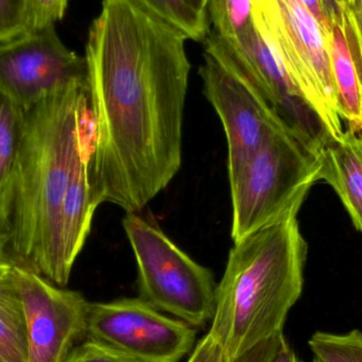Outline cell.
Segmentation results:
<instances>
[{
  "label": "cell",
  "mask_w": 362,
  "mask_h": 362,
  "mask_svg": "<svg viewBox=\"0 0 362 362\" xmlns=\"http://www.w3.org/2000/svg\"><path fill=\"white\" fill-rule=\"evenodd\" d=\"M135 255L140 298L196 329L212 322L217 284L212 272L183 252L156 223L127 213L122 221Z\"/></svg>",
  "instance_id": "cell-6"
},
{
  "label": "cell",
  "mask_w": 362,
  "mask_h": 362,
  "mask_svg": "<svg viewBox=\"0 0 362 362\" xmlns=\"http://www.w3.org/2000/svg\"><path fill=\"white\" fill-rule=\"evenodd\" d=\"M206 53L244 81L300 141L321 153L332 140L314 108L279 63L255 25L235 37L209 33Z\"/></svg>",
  "instance_id": "cell-7"
},
{
  "label": "cell",
  "mask_w": 362,
  "mask_h": 362,
  "mask_svg": "<svg viewBox=\"0 0 362 362\" xmlns=\"http://www.w3.org/2000/svg\"><path fill=\"white\" fill-rule=\"evenodd\" d=\"M344 8H353L356 4L357 0H339Z\"/></svg>",
  "instance_id": "cell-30"
},
{
  "label": "cell",
  "mask_w": 362,
  "mask_h": 362,
  "mask_svg": "<svg viewBox=\"0 0 362 362\" xmlns=\"http://www.w3.org/2000/svg\"><path fill=\"white\" fill-rule=\"evenodd\" d=\"M315 358L320 362H362V332L346 334L316 332L308 340Z\"/></svg>",
  "instance_id": "cell-16"
},
{
  "label": "cell",
  "mask_w": 362,
  "mask_h": 362,
  "mask_svg": "<svg viewBox=\"0 0 362 362\" xmlns=\"http://www.w3.org/2000/svg\"><path fill=\"white\" fill-rule=\"evenodd\" d=\"M187 362H226L223 349L210 333L198 341Z\"/></svg>",
  "instance_id": "cell-24"
},
{
  "label": "cell",
  "mask_w": 362,
  "mask_h": 362,
  "mask_svg": "<svg viewBox=\"0 0 362 362\" xmlns=\"http://www.w3.org/2000/svg\"><path fill=\"white\" fill-rule=\"evenodd\" d=\"M0 362H4V361H2V359H1V358H0Z\"/></svg>",
  "instance_id": "cell-33"
},
{
  "label": "cell",
  "mask_w": 362,
  "mask_h": 362,
  "mask_svg": "<svg viewBox=\"0 0 362 362\" xmlns=\"http://www.w3.org/2000/svg\"><path fill=\"white\" fill-rule=\"evenodd\" d=\"M320 154L283 127L264 140L229 181L233 244L302 206L310 187L319 182Z\"/></svg>",
  "instance_id": "cell-4"
},
{
  "label": "cell",
  "mask_w": 362,
  "mask_h": 362,
  "mask_svg": "<svg viewBox=\"0 0 362 362\" xmlns=\"http://www.w3.org/2000/svg\"><path fill=\"white\" fill-rule=\"evenodd\" d=\"M319 181L333 187L354 227L362 234V134L344 129L320 154Z\"/></svg>",
  "instance_id": "cell-12"
},
{
  "label": "cell",
  "mask_w": 362,
  "mask_h": 362,
  "mask_svg": "<svg viewBox=\"0 0 362 362\" xmlns=\"http://www.w3.org/2000/svg\"><path fill=\"white\" fill-rule=\"evenodd\" d=\"M327 46L342 121L362 134V65L349 42L346 18L331 23Z\"/></svg>",
  "instance_id": "cell-13"
},
{
  "label": "cell",
  "mask_w": 362,
  "mask_h": 362,
  "mask_svg": "<svg viewBox=\"0 0 362 362\" xmlns=\"http://www.w3.org/2000/svg\"><path fill=\"white\" fill-rule=\"evenodd\" d=\"M252 0H208L206 13L215 34L235 37L255 25Z\"/></svg>",
  "instance_id": "cell-17"
},
{
  "label": "cell",
  "mask_w": 362,
  "mask_h": 362,
  "mask_svg": "<svg viewBox=\"0 0 362 362\" xmlns=\"http://www.w3.org/2000/svg\"><path fill=\"white\" fill-rule=\"evenodd\" d=\"M301 2L322 28L325 35H329V30H331V21L323 8L322 0H301Z\"/></svg>",
  "instance_id": "cell-25"
},
{
  "label": "cell",
  "mask_w": 362,
  "mask_h": 362,
  "mask_svg": "<svg viewBox=\"0 0 362 362\" xmlns=\"http://www.w3.org/2000/svg\"><path fill=\"white\" fill-rule=\"evenodd\" d=\"M87 338L137 362H180L193 350L196 331L141 298H122L89 302Z\"/></svg>",
  "instance_id": "cell-8"
},
{
  "label": "cell",
  "mask_w": 362,
  "mask_h": 362,
  "mask_svg": "<svg viewBox=\"0 0 362 362\" xmlns=\"http://www.w3.org/2000/svg\"><path fill=\"white\" fill-rule=\"evenodd\" d=\"M314 362H320V361H318V359L315 358V359H314Z\"/></svg>",
  "instance_id": "cell-32"
},
{
  "label": "cell",
  "mask_w": 362,
  "mask_h": 362,
  "mask_svg": "<svg viewBox=\"0 0 362 362\" xmlns=\"http://www.w3.org/2000/svg\"><path fill=\"white\" fill-rule=\"evenodd\" d=\"M187 37L129 0H102L86 44L93 202L139 212L182 163Z\"/></svg>",
  "instance_id": "cell-1"
},
{
  "label": "cell",
  "mask_w": 362,
  "mask_h": 362,
  "mask_svg": "<svg viewBox=\"0 0 362 362\" xmlns=\"http://www.w3.org/2000/svg\"><path fill=\"white\" fill-rule=\"evenodd\" d=\"M25 123V108L0 88V257L6 247V213L11 180Z\"/></svg>",
  "instance_id": "cell-14"
},
{
  "label": "cell",
  "mask_w": 362,
  "mask_h": 362,
  "mask_svg": "<svg viewBox=\"0 0 362 362\" xmlns=\"http://www.w3.org/2000/svg\"><path fill=\"white\" fill-rule=\"evenodd\" d=\"M91 138L87 76L25 108L8 194L4 257L57 286L62 204L76 158Z\"/></svg>",
  "instance_id": "cell-2"
},
{
  "label": "cell",
  "mask_w": 362,
  "mask_h": 362,
  "mask_svg": "<svg viewBox=\"0 0 362 362\" xmlns=\"http://www.w3.org/2000/svg\"><path fill=\"white\" fill-rule=\"evenodd\" d=\"M322 4L331 23L344 21V8L339 0H322Z\"/></svg>",
  "instance_id": "cell-26"
},
{
  "label": "cell",
  "mask_w": 362,
  "mask_h": 362,
  "mask_svg": "<svg viewBox=\"0 0 362 362\" xmlns=\"http://www.w3.org/2000/svg\"><path fill=\"white\" fill-rule=\"evenodd\" d=\"M349 23H350V21H349ZM350 25H351V27H352V29H354V32H355V33H356V34H357V36H358V37H359V38H361V42H362V38H361V35H359L358 31H357V30H356V29H355L354 25H352V23H350Z\"/></svg>",
  "instance_id": "cell-31"
},
{
  "label": "cell",
  "mask_w": 362,
  "mask_h": 362,
  "mask_svg": "<svg viewBox=\"0 0 362 362\" xmlns=\"http://www.w3.org/2000/svg\"><path fill=\"white\" fill-rule=\"evenodd\" d=\"M0 358L4 362H28L27 338L0 315Z\"/></svg>",
  "instance_id": "cell-21"
},
{
  "label": "cell",
  "mask_w": 362,
  "mask_h": 362,
  "mask_svg": "<svg viewBox=\"0 0 362 362\" xmlns=\"http://www.w3.org/2000/svg\"><path fill=\"white\" fill-rule=\"evenodd\" d=\"M25 317L28 362H65L87 338L89 302L36 272L14 265Z\"/></svg>",
  "instance_id": "cell-9"
},
{
  "label": "cell",
  "mask_w": 362,
  "mask_h": 362,
  "mask_svg": "<svg viewBox=\"0 0 362 362\" xmlns=\"http://www.w3.org/2000/svg\"><path fill=\"white\" fill-rule=\"evenodd\" d=\"M153 16L180 31L187 40H206L209 30L208 15L198 12L185 0H129Z\"/></svg>",
  "instance_id": "cell-15"
},
{
  "label": "cell",
  "mask_w": 362,
  "mask_h": 362,
  "mask_svg": "<svg viewBox=\"0 0 362 362\" xmlns=\"http://www.w3.org/2000/svg\"><path fill=\"white\" fill-rule=\"evenodd\" d=\"M344 14L362 38V0H357L353 8H344Z\"/></svg>",
  "instance_id": "cell-27"
},
{
  "label": "cell",
  "mask_w": 362,
  "mask_h": 362,
  "mask_svg": "<svg viewBox=\"0 0 362 362\" xmlns=\"http://www.w3.org/2000/svg\"><path fill=\"white\" fill-rule=\"evenodd\" d=\"M252 6L262 37L332 139H339L344 121L322 28L301 0H252Z\"/></svg>",
  "instance_id": "cell-5"
},
{
  "label": "cell",
  "mask_w": 362,
  "mask_h": 362,
  "mask_svg": "<svg viewBox=\"0 0 362 362\" xmlns=\"http://www.w3.org/2000/svg\"><path fill=\"white\" fill-rule=\"evenodd\" d=\"M69 0H21L23 34L36 33L54 27L67 10Z\"/></svg>",
  "instance_id": "cell-18"
},
{
  "label": "cell",
  "mask_w": 362,
  "mask_h": 362,
  "mask_svg": "<svg viewBox=\"0 0 362 362\" xmlns=\"http://www.w3.org/2000/svg\"><path fill=\"white\" fill-rule=\"evenodd\" d=\"M65 362H137L131 357L86 338L70 353Z\"/></svg>",
  "instance_id": "cell-20"
},
{
  "label": "cell",
  "mask_w": 362,
  "mask_h": 362,
  "mask_svg": "<svg viewBox=\"0 0 362 362\" xmlns=\"http://www.w3.org/2000/svg\"><path fill=\"white\" fill-rule=\"evenodd\" d=\"M84 76L86 59L61 42L54 27L0 42V88L23 108Z\"/></svg>",
  "instance_id": "cell-10"
},
{
  "label": "cell",
  "mask_w": 362,
  "mask_h": 362,
  "mask_svg": "<svg viewBox=\"0 0 362 362\" xmlns=\"http://www.w3.org/2000/svg\"><path fill=\"white\" fill-rule=\"evenodd\" d=\"M12 263L0 257V315L25 336V317Z\"/></svg>",
  "instance_id": "cell-19"
},
{
  "label": "cell",
  "mask_w": 362,
  "mask_h": 362,
  "mask_svg": "<svg viewBox=\"0 0 362 362\" xmlns=\"http://www.w3.org/2000/svg\"><path fill=\"white\" fill-rule=\"evenodd\" d=\"M272 362H303L299 356L296 354L295 351L293 350L288 342L285 340L284 344L281 346L279 350L278 354L274 357Z\"/></svg>",
  "instance_id": "cell-28"
},
{
  "label": "cell",
  "mask_w": 362,
  "mask_h": 362,
  "mask_svg": "<svg viewBox=\"0 0 362 362\" xmlns=\"http://www.w3.org/2000/svg\"><path fill=\"white\" fill-rule=\"evenodd\" d=\"M300 209L234 243L230 250L209 331L226 362L283 333L301 297L308 248L298 221Z\"/></svg>",
  "instance_id": "cell-3"
},
{
  "label": "cell",
  "mask_w": 362,
  "mask_h": 362,
  "mask_svg": "<svg viewBox=\"0 0 362 362\" xmlns=\"http://www.w3.org/2000/svg\"><path fill=\"white\" fill-rule=\"evenodd\" d=\"M285 340L284 334H276L259 342L232 362H272Z\"/></svg>",
  "instance_id": "cell-23"
},
{
  "label": "cell",
  "mask_w": 362,
  "mask_h": 362,
  "mask_svg": "<svg viewBox=\"0 0 362 362\" xmlns=\"http://www.w3.org/2000/svg\"><path fill=\"white\" fill-rule=\"evenodd\" d=\"M185 1H187L192 8L198 11V12L208 15V13H206V4H208V0H185Z\"/></svg>",
  "instance_id": "cell-29"
},
{
  "label": "cell",
  "mask_w": 362,
  "mask_h": 362,
  "mask_svg": "<svg viewBox=\"0 0 362 362\" xmlns=\"http://www.w3.org/2000/svg\"><path fill=\"white\" fill-rule=\"evenodd\" d=\"M199 74L204 95L216 110L227 137L228 176L231 181L264 140L272 132L285 127L244 81L206 53Z\"/></svg>",
  "instance_id": "cell-11"
},
{
  "label": "cell",
  "mask_w": 362,
  "mask_h": 362,
  "mask_svg": "<svg viewBox=\"0 0 362 362\" xmlns=\"http://www.w3.org/2000/svg\"><path fill=\"white\" fill-rule=\"evenodd\" d=\"M21 34V0H0V42Z\"/></svg>",
  "instance_id": "cell-22"
}]
</instances>
